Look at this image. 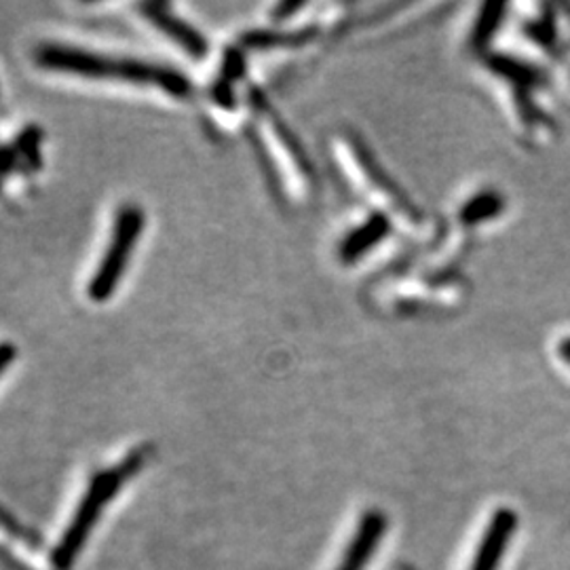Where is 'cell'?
<instances>
[{"mask_svg": "<svg viewBox=\"0 0 570 570\" xmlns=\"http://www.w3.org/2000/svg\"><path fill=\"white\" fill-rule=\"evenodd\" d=\"M35 61L51 72L75 75L96 81H125L157 87L174 98H188L193 94L190 79L165 63L104 56L81 47L60 42H42L35 49Z\"/></svg>", "mask_w": 570, "mask_h": 570, "instance_id": "cell-1", "label": "cell"}, {"mask_svg": "<svg viewBox=\"0 0 570 570\" xmlns=\"http://www.w3.org/2000/svg\"><path fill=\"white\" fill-rule=\"evenodd\" d=\"M153 456L150 446L136 449L131 454H127V459L112 465V468L98 471L89 487L85 490L79 508L75 511L68 529L63 530L58 548L51 553V564L56 570H70L72 564L77 562V556L81 553L91 530L96 529L104 508L119 494V490L136 478L146 463Z\"/></svg>", "mask_w": 570, "mask_h": 570, "instance_id": "cell-2", "label": "cell"}, {"mask_svg": "<svg viewBox=\"0 0 570 570\" xmlns=\"http://www.w3.org/2000/svg\"><path fill=\"white\" fill-rule=\"evenodd\" d=\"M144 225H146V218H144L142 207L131 204L122 205L117 212L110 242L106 245L102 261L87 285V296L94 303H106L117 292L127 273V266L131 263L134 249L142 237Z\"/></svg>", "mask_w": 570, "mask_h": 570, "instance_id": "cell-3", "label": "cell"}, {"mask_svg": "<svg viewBox=\"0 0 570 570\" xmlns=\"http://www.w3.org/2000/svg\"><path fill=\"white\" fill-rule=\"evenodd\" d=\"M346 153H348V159L355 167L357 176L362 178V183L366 184V190L370 195H374L379 202H383L391 209H395L407 225H419L421 223V214L414 209L412 202H407L406 195L395 188V183H391V178L383 171L379 161L370 155V150L364 144L360 142L357 138H348L346 140Z\"/></svg>", "mask_w": 570, "mask_h": 570, "instance_id": "cell-4", "label": "cell"}, {"mask_svg": "<svg viewBox=\"0 0 570 570\" xmlns=\"http://www.w3.org/2000/svg\"><path fill=\"white\" fill-rule=\"evenodd\" d=\"M144 18L150 21L155 28H159L167 39L176 42L178 47H183L184 53L195 58V60H204L209 53V42L205 41L204 35L190 26L188 21H184L178 13L171 11L169 4L164 2H144L140 4Z\"/></svg>", "mask_w": 570, "mask_h": 570, "instance_id": "cell-5", "label": "cell"}, {"mask_svg": "<svg viewBox=\"0 0 570 570\" xmlns=\"http://www.w3.org/2000/svg\"><path fill=\"white\" fill-rule=\"evenodd\" d=\"M518 527V515L515 511L503 510L494 511L490 518L489 529L482 537V543L478 548V553L473 558V564L469 570H497L503 553L510 546L511 537Z\"/></svg>", "mask_w": 570, "mask_h": 570, "instance_id": "cell-6", "label": "cell"}, {"mask_svg": "<svg viewBox=\"0 0 570 570\" xmlns=\"http://www.w3.org/2000/svg\"><path fill=\"white\" fill-rule=\"evenodd\" d=\"M387 530V518L381 511H367L355 530L351 543L345 551V558L336 570H364L379 548L383 534Z\"/></svg>", "mask_w": 570, "mask_h": 570, "instance_id": "cell-7", "label": "cell"}, {"mask_svg": "<svg viewBox=\"0 0 570 570\" xmlns=\"http://www.w3.org/2000/svg\"><path fill=\"white\" fill-rule=\"evenodd\" d=\"M391 230V220L385 212H376L364 225L355 226L338 245V261L345 265L357 263L372 247L381 244Z\"/></svg>", "mask_w": 570, "mask_h": 570, "instance_id": "cell-8", "label": "cell"}, {"mask_svg": "<svg viewBox=\"0 0 570 570\" xmlns=\"http://www.w3.org/2000/svg\"><path fill=\"white\" fill-rule=\"evenodd\" d=\"M317 35V28H303V30H292V32H275V30H252L245 32L239 39L245 49H271V47H284V45H305L313 41Z\"/></svg>", "mask_w": 570, "mask_h": 570, "instance_id": "cell-9", "label": "cell"}, {"mask_svg": "<svg viewBox=\"0 0 570 570\" xmlns=\"http://www.w3.org/2000/svg\"><path fill=\"white\" fill-rule=\"evenodd\" d=\"M503 207L505 202L497 190H484L463 205L459 218L463 220V225H480L490 218H497L503 212Z\"/></svg>", "mask_w": 570, "mask_h": 570, "instance_id": "cell-10", "label": "cell"}, {"mask_svg": "<svg viewBox=\"0 0 570 570\" xmlns=\"http://www.w3.org/2000/svg\"><path fill=\"white\" fill-rule=\"evenodd\" d=\"M0 539H4L7 543H11L20 550L30 551V553H35L41 548L39 539L30 530L23 529L20 522L13 520L2 508H0Z\"/></svg>", "mask_w": 570, "mask_h": 570, "instance_id": "cell-11", "label": "cell"}, {"mask_svg": "<svg viewBox=\"0 0 570 570\" xmlns=\"http://www.w3.org/2000/svg\"><path fill=\"white\" fill-rule=\"evenodd\" d=\"M503 11H505V4H484L482 7L480 20L475 21V28L471 35L473 47H480L490 41V37L497 32L499 23L503 20Z\"/></svg>", "mask_w": 570, "mask_h": 570, "instance_id": "cell-12", "label": "cell"}, {"mask_svg": "<svg viewBox=\"0 0 570 570\" xmlns=\"http://www.w3.org/2000/svg\"><path fill=\"white\" fill-rule=\"evenodd\" d=\"M214 100L220 104V106H225L226 110L235 108V94H233V85H230L228 81H225V79H220V81L216 82V87H214Z\"/></svg>", "mask_w": 570, "mask_h": 570, "instance_id": "cell-13", "label": "cell"}, {"mask_svg": "<svg viewBox=\"0 0 570 570\" xmlns=\"http://www.w3.org/2000/svg\"><path fill=\"white\" fill-rule=\"evenodd\" d=\"M16 357H18V348L16 346L9 345V343L0 345V374L16 362Z\"/></svg>", "mask_w": 570, "mask_h": 570, "instance_id": "cell-14", "label": "cell"}, {"mask_svg": "<svg viewBox=\"0 0 570 570\" xmlns=\"http://www.w3.org/2000/svg\"><path fill=\"white\" fill-rule=\"evenodd\" d=\"M558 355H560V360H564L570 366V336L558 345Z\"/></svg>", "mask_w": 570, "mask_h": 570, "instance_id": "cell-15", "label": "cell"}]
</instances>
